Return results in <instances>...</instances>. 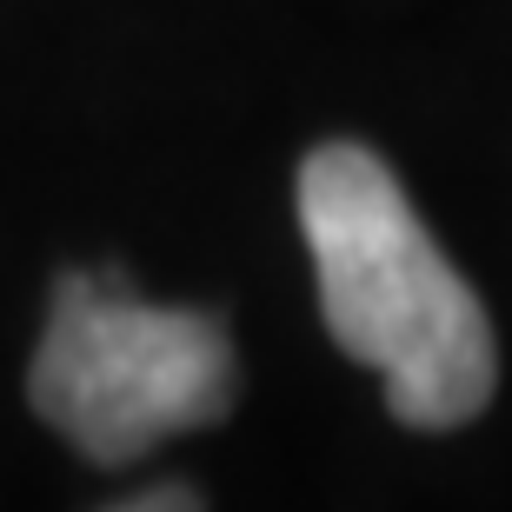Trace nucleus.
I'll return each instance as SVG.
<instances>
[{
    "label": "nucleus",
    "mask_w": 512,
    "mask_h": 512,
    "mask_svg": "<svg viewBox=\"0 0 512 512\" xmlns=\"http://www.w3.org/2000/svg\"><path fill=\"white\" fill-rule=\"evenodd\" d=\"M300 227L320 273V313L346 360L386 380L399 426L453 433L486 413L499 340L399 173L360 140H326L300 167Z\"/></svg>",
    "instance_id": "nucleus-1"
},
{
    "label": "nucleus",
    "mask_w": 512,
    "mask_h": 512,
    "mask_svg": "<svg viewBox=\"0 0 512 512\" xmlns=\"http://www.w3.org/2000/svg\"><path fill=\"white\" fill-rule=\"evenodd\" d=\"M27 399L74 453L127 466L180 433L220 426L240 399V360L220 313L153 306L120 273H60L27 366Z\"/></svg>",
    "instance_id": "nucleus-2"
},
{
    "label": "nucleus",
    "mask_w": 512,
    "mask_h": 512,
    "mask_svg": "<svg viewBox=\"0 0 512 512\" xmlns=\"http://www.w3.org/2000/svg\"><path fill=\"white\" fill-rule=\"evenodd\" d=\"M100 512H207V499L193 493V486H180V479H160V486H140V493L114 499V506Z\"/></svg>",
    "instance_id": "nucleus-3"
}]
</instances>
